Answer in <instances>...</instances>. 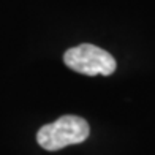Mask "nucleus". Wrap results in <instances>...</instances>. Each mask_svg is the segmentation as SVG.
<instances>
[{"mask_svg":"<svg viewBox=\"0 0 155 155\" xmlns=\"http://www.w3.org/2000/svg\"><path fill=\"white\" fill-rule=\"evenodd\" d=\"M90 135V127L79 116H62L57 120L43 125L37 133V143L45 150L55 152L63 147L81 144Z\"/></svg>","mask_w":155,"mask_h":155,"instance_id":"obj_1","label":"nucleus"},{"mask_svg":"<svg viewBox=\"0 0 155 155\" xmlns=\"http://www.w3.org/2000/svg\"><path fill=\"white\" fill-rule=\"evenodd\" d=\"M63 62L73 71L86 76H111L117 68L116 59L108 51L94 45H79L70 48L63 54Z\"/></svg>","mask_w":155,"mask_h":155,"instance_id":"obj_2","label":"nucleus"}]
</instances>
